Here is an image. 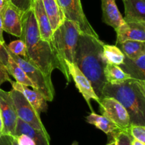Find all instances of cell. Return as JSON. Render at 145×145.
<instances>
[{"label":"cell","mask_w":145,"mask_h":145,"mask_svg":"<svg viewBox=\"0 0 145 145\" xmlns=\"http://www.w3.org/2000/svg\"><path fill=\"white\" fill-rule=\"evenodd\" d=\"M102 42L99 37L81 33L75 49L74 63L90 81L91 86L99 99L107 83L104 77L106 62L103 55Z\"/></svg>","instance_id":"cell-1"},{"label":"cell","mask_w":145,"mask_h":145,"mask_svg":"<svg viewBox=\"0 0 145 145\" xmlns=\"http://www.w3.org/2000/svg\"><path fill=\"white\" fill-rule=\"evenodd\" d=\"M21 25L22 32L20 38L26 46L27 61L47 76L51 77L52 71L59 69V64L50 43L41 38L33 8L22 14Z\"/></svg>","instance_id":"cell-2"},{"label":"cell","mask_w":145,"mask_h":145,"mask_svg":"<svg viewBox=\"0 0 145 145\" xmlns=\"http://www.w3.org/2000/svg\"><path fill=\"white\" fill-rule=\"evenodd\" d=\"M103 97L113 98L125 108L130 125L145 126L144 80L130 78L118 84L106 83L102 91Z\"/></svg>","instance_id":"cell-3"},{"label":"cell","mask_w":145,"mask_h":145,"mask_svg":"<svg viewBox=\"0 0 145 145\" xmlns=\"http://www.w3.org/2000/svg\"><path fill=\"white\" fill-rule=\"evenodd\" d=\"M81 32L72 21L65 19L60 25L53 31L50 45L59 64V69L68 82L70 76L65 62L74 63L75 49Z\"/></svg>","instance_id":"cell-4"},{"label":"cell","mask_w":145,"mask_h":145,"mask_svg":"<svg viewBox=\"0 0 145 145\" xmlns=\"http://www.w3.org/2000/svg\"><path fill=\"white\" fill-rule=\"evenodd\" d=\"M8 52L10 56L22 68L27 76L35 85V89L44 96L47 101H52L55 92L51 77L44 74L38 67L34 66L28 61L11 53L8 50Z\"/></svg>","instance_id":"cell-5"},{"label":"cell","mask_w":145,"mask_h":145,"mask_svg":"<svg viewBox=\"0 0 145 145\" xmlns=\"http://www.w3.org/2000/svg\"><path fill=\"white\" fill-rule=\"evenodd\" d=\"M66 19L73 22L81 33L99 37L86 18L81 0H57Z\"/></svg>","instance_id":"cell-6"},{"label":"cell","mask_w":145,"mask_h":145,"mask_svg":"<svg viewBox=\"0 0 145 145\" xmlns=\"http://www.w3.org/2000/svg\"><path fill=\"white\" fill-rule=\"evenodd\" d=\"M14 101L16 111L18 118L29 125L33 128L48 133L40 118V114L35 110L21 91L13 89L9 91Z\"/></svg>","instance_id":"cell-7"},{"label":"cell","mask_w":145,"mask_h":145,"mask_svg":"<svg viewBox=\"0 0 145 145\" xmlns=\"http://www.w3.org/2000/svg\"><path fill=\"white\" fill-rule=\"evenodd\" d=\"M99 110L102 116L108 118L123 131L127 132L130 126V116L125 108L113 98L103 97L99 100Z\"/></svg>","instance_id":"cell-8"},{"label":"cell","mask_w":145,"mask_h":145,"mask_svg":"<svg viewBox=\"0 0 145 145\" xmlns=\"http://www.w3.org/2000/svg\"><path fill=\"white\" fill-rule=\"evenodd\" d=\"M0 112L3 121L2 134L14 137L18 118L14 101L9 92L0 89Z\"/></svg>","instance_id":"cell-9"},{"label":"cell","mask_w":145,"mask_h":145,"mask_svg":"<svg viewBox=\"0 0 145 145\" xmlns=\"http://www.w3.org/2000/svg\"><path fill=\"white\" fill-rule=\"evenodd\" d=\"M65 65H66L69 76L73 79L76 88L84 98L85 101L91 110V112H93L91 105V101L93 99L95 101L99 103L100 99L95 93L90 81L81 72L80 69L74 63L66 62Z\"/></svg>","instance_id":"cell-10"},{"label":"cell","mask_w":145,"mask_h":145,"mask_svg":"<svg viewBox=\"0 0 145 145\" xmlns=\"http://www.w3.org/2000/svg\"><path fill=\"white\" fill-rule=\"evenodd\" d=\"M0 15L2 21L4 31L11 35L20 38L22 32L21 11L14 7L10 1H7L1 11Z\"/></svg>","instance_id":"cell-11"},{"label":"cell","mask_w":145,"mask_h":145,"mask_svg":"<svg viewBox=\"0 0 145 145\" xmlns=\"http://www.w3.org/2000/svg\"><path fill=\"white\" fill-rule=\"evenodd\" d=\"M115 31L117 33V45L127 40L145 42V22L125 21Z\"/></svg>","instance_id":"cell-12"},{"label":"cell","mask_w":145,"mask_h":145,"mask_svg":"<svg viewBox=\"0 0 145 145\" xmlns=\"http://www.w3.org/2000/svg\"><path fill=\"white\" fill-rule=\"evenodd\" d=\"M33 9L41 38L42 40L48 41L50 43L53 31L51 27L48 15L44 8L42 0H35L33 6Z\"/></svg>","instance_id":"cell-13"},{"label":"cell","mask_w":145,"mask_h":145,"mask_svg":"<svg viewBox=\"0 0 145 145\" xmlns=\"http://www.w3.org/2000/svg\"><path fill=\"white\" fill-rule=\"evenodd\" d=\"M10 82L11 83L13 89L21 91L25 96V99L28 100V101L38 112V114H40L42 111H46L48 109L47 101L37 89H30L28 86L21 84L17 82H14L12 80Z\"/></svg>","instance_id":"cell-14"},{"label":"cell","mask_w":145,"mask_h":145,"mask_svg":"<svg viewBox=\"0 0 145 145\" xmlns=\"http://www.w3.org/2000/svg\"><path fill=\"white\" fill-rule=\"evenodd\" d=\"M103 21L115 30L125 23L123 16L116 5V0H101Z\"/></svg>","instance_id":"cell-15"},{"label":"cell","mask_w":145,"mask_h":145,"mask_svg":"<svg viewBox=\"0 0 145 145\" xmlns=\"http://www.w3.org/2000/svg\"><path fill=\"white\" fill-rule=\"evenodd\" d=\"M88 123L94 125L96 128L103 131L108 136L109 140H114L115 137L120 132L123 131L121 128L115 124L113 121L103 116L98 115L94 112H92L86 117Z\"/></svg>","instance_id":"cell-16"},{"label":"cell","mask_w":145,"mask_h":145,"mask_svg":"<svg viewBox=\"0 0 145 145\" xmlns=\"http://www.w3.org/2000/svg\"><path fill=\"white\" fill-rule=\"evenodd\" d=\"M21 134L26 135L31 137L35 145H50V137L48 133H45L40 130L33 128L29 125L18 118L14 136Z\"/></svg>","instance_id":"cell-17"},{"label":"cell","mask_w":145,"mask_h":145,"mask_svg":"<svg viewBox=\"0 0 145 145\" xmlns=\"http://www.w3.org/2000/svg\"><path fill=\"white\" fill-rule=\"evenodd\" d=\"M120 67L131 78L145 81V54L135 59L125 56Z\"/></svg>","instance_id":"cell-18"},{"label":"cell","mask_w":145,"mask_h":145,"mask_svg":"<svg viewBox=\"0 0 145 145\" xmlns=\"http://www.w3.org/2000/svg\"><path fill=\"white\" fill-rule=\"evenodd\" d=\"M125 21L145 22V0H123Z\"/></svg>","instance_id":"cell-19"},{"label":"cell","mask_w":145,"mask_h":145,"mask_svg":"<svg viewBox=\"0 0 145 145\" xmlns=\"http://www.w3.org/2000/svg\"><path fill=\"white\" fill-rule=\"evenodd\" d=\"M52 31H55L59 25L63 23L65 15L61 9L57 0H42Z\"/></svg>","instance_id":"cell-20"},{"label":"cell","mask_w":145,"mask_h":145,"mask_svg":"<svg viewBox=\"0 0 145 145\" xmlns=\"http://www.w3.org/2000/svg\"><path fill=\"white\" fill-rule=\"evenodd\" d=\"M104 77L106 82L110 84H118L131 78L120 66L107 63L104 68Z\"/></svg>","instance_id":"cell-21"},{"label":"cell","mask_w":145,"mask_h":145,"mask_svg":"<svg viewBox=\"0 0 145 145\" xmlns=\"http://www.w3.org/2000/svg\"><path fill=\"white\" fill-rule=\"evenodd\" d=\"M117 45L124 55L130 59H137L145 54V42L127 40Z\"/></svg>","instance_id":"cell-22"},{"label":"cell","mask_w":145,"mask_h":145,"mask_svg":"<svg viewBox=\"0 0 145 145\" xmlns=\"http://www.w3.org/2000/svg\"><path fill=\"white\" fill-rule=\"evenodd\" d=\"M7 70L9 74L15 78L16 82L26 86H31L33 89H35V85L27 76L22 68L13 59L11 56L8 59V65L7 68Z\"/></svg>","instance_id":"cell-23"},{"label":"cell","mask_w":145,"mask_h":145,"mask_svg":"<svg viewBox=\"0 0 145 145\" xmlns=\"http://www.w3.org/2000/svg\"><path fill=\"white\" fill-rule=\"evenodd\" d=\"M103 55L107 63L120 65L124 62L125 55L117 45L103 44Z\"/></svg>","instance_id":"cell-24"},{"label":"cell","mask_w":145,"mask_h":145,"mask_svg":"<svg viewBox=\"0 0 145 145\" xmlns=\"http://www.w3.org/2000/svg\"><path fill=\"white\" fill-rule=\"evenodd\" d=\"M7 48L11 53L22 57L23 59L27 60L28 55H27L26 46L22 40H17L10 42Z\"/></svg>","instance_id":"cell-25"},{"label":"cell","mask_w":145,"mask_h":145,"mask_svg":"<svg viewBox=\"0 0 145 145\" xmlns=\"http://www.w3.org/2000/svg\"><path fill=\"white\" fill-rule=\"evenodd\" d=\"M127 133H129L133 138L145 144V126L130 125L127 130Z\"/></svg>","instance_id":"cell-26"},{"label":"cell","mask_w":145,"mask_h":145,"mask_svg":"<svg viewBox=\"0 0 145 145\" xmlns=\"http://www.w3.org/2000/svg\"><path fill=\"white\" fill-rule=\"evenodd\" d=\"M34 1L35 0H9L10 2L16 7L22 14L33 8Z\"/></svg>","instance_id":"cell-27"},{"label":"cell","mask_w":145,"mask_h":145,"mask_svg":"<svg viewBox=\"0 0 145 145\" xmlns=\"http://www.w3.org/2000/svg\"><path fill=\"white\" fill-rule=\"evenodd\" d=\"M133 137L127 132L121 131L115 137V145H131Z\"/></svg>","instance_id":"cell-28"},{"label":"cell","mask_w":145,"mask_h":145,"mask_svg":"<svg viewBox=\"0 0 145 145\" xmlns=\"http://www.w3.org/2000/svg\"><path fill=\"white\" fill-rule=\"evenodd\" d=\"M10 55L8 54V49L7 48V45L5 43H2L0 41V60L1 61L6 68H7L8 65V59H9Z\"/></svg>","instance_id":"cell-29"},{"label":"cell","mask_w":145,"mask_h":145,"mask_svg":"<svg viewBox=\"0 0 145 145\" xmlns=\"http://www.w3.org/2000/svg\"><path fill=\"white\" fill-rule=\"evenodd\" d=\"M14 137L16 139L18 145H35L33 140L26 135L21 134Z\"/></svg>","instance_id":"cell-30"},{"label":"cell","mask_w":145,"mask_h":145,"mask_svg":"<svg viewBox=\"0 0 145 145\" xmlns=\"http://www.w3.org/2000/svg\"><path fill=\"white\" fill-rule=\"evenodd\" d=\"M11 79H10L9 75L7 70V68L4 65V64L0 60V86L4 82H11Z\"/></svg>","instance_id":"cell-31"},{"label":"cell","mask_w":145,"mask_h":145,"mask_svg":"<svg viewBox=\"0 0 145 145\" xmlns=\"http://www.w3.org/2000/svg\"><path fill=\"white\" fill-rule=\"evenodd\" d=\"M13 136L2 134L0 136V145H11Z\"/></svg>","instance_id":"cell-32"},{"label":"cell","mask_w":145,"mask_h":145,"mask_svg":"<svg viewBox=\"0 0 145 145\" xmlns=\"http://www.w3.org/2000/svg\"><path fill=\"white\" fill-rule=\"evenodd\" d=\"M3 32H4V30H3L2 21H1V15H0V41L2 43H5V40H4V36H3Z\"/></svg>","instance_id":"cell-33"},{"label":"cell","mask_w":145,"mask_h":145,"mask_svg":"<svg viewBox=\"0 0 145 145\" xmlns=\"http://www.w3.org/2000/svg\"><path fill=\"white\" fill-rule=\"evenodd\" d=\"M131 145H145L144 143H142V142L136 140V139L133 138L131 141Z\"/></svg>","instance_id":"cell-34"},{"label":"cell","mask_w":145,"mask_h":145,"mask_svg":"<svg viewBox=\"0 0 145 145\" xmlns=\"http://www.w3.org/2000/svg\"><path fill=\"white\" fill-rule=\"evenodd\" d=\"M7 2L6 0H0V11H1V9L3 8L4 6L5 5V3Z\"/></svg>","instance_id":"cell-35"},{"label":"cell","mask_w":145,"mask_h":145,"mask_svg":"<svg viewBox=\"0 0 145 145\" xmlns=\"http://www.w3.org/2000/svg\"><path fill=\"white\" fill-rule=\"evenodd\" d=\"M3 130V121H2V118H1V112H0V131L2 133Z\"/></svg>","instance_id":"cell-36"},{"label":"cell","mask_w":145,"mask_h":145,"mask_svg":"<svg viewBox=\"0 0 145 145\" xmlns=\"http://www.w3.org/2000/svg\"><path fill=\"white\" fill-rule=\"evenodd\" d=\"M11 145H18V142L16 141V139L15 137H13L12 141H11Z\"/></svg>","instance_id":"cell-37"},{"label":"cell","mask_w":145,"mask_h":145,"mask_svg":"<svg viewBox=\"0 0 145 145\" xmlns=\"http://www.w3.org/2000/svg\"><path fill=\"white\" fill-rule=\"evenodd\" d=\"M106 145H115V140H110L109 142Z\"/></svg>","instance_id":"cell-38"},{"label":"cell","mask_w":145,"mask_h":145,"mask_svg":"<svg viewBox=\"0 0 145 145\" xmlns=\"http://www.w3.org/2000/svg\"><path fill=\"white\" fill-rule=\"evenodd\" d=\"M72 145H79V144H78V142H77L74 141V142L73 143H72Z\"/></svg>","instance_id":"cell-39"},{"label":"cell","mask_w":145,"mask_h":145,"mask_svg":"<svg viewBox=\"0 0 145 145\" xmlns=\"http://www.w3.org/2000/svg\"><path fill=\"white\" fill-rule=\"evenodd\" d=\"M1 135H2V133H1V131H0V136H1Z\"/></svg>","instance_id":"cell-40"},{"label":"cell","mask_w":145,"mask_h":145,"mask_svg":"<svg viewBox=\"0 0 145 145\" xmlns=\"http://www.w3.org/2000/svg\"><path fill=\"white\" fill-rule=\"evenodd\" d=\"M7 1H9V0H6Z\"/></svg>","instance_id":"cell-41"}]
</instances>
